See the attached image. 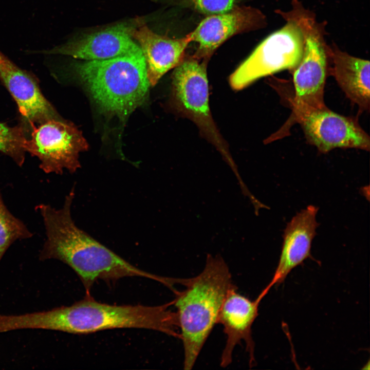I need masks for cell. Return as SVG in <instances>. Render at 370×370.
<instances>
[{"instance_id": "1", "label": "cell", "mask_w": 370, "mask_h": 370, "mask_svg": "<svg viewBox=\"0 0 370 370\" xmlns=\"http://www.w3.org/2000/svg\"><path fill=\"white\" fill-rule=\"evenodd\" d=\"M74 196L72 188L66 196L62 207L58 209L46 204L36 206L46 235L39 254L41 261L55 259L69 266L81 281L86 295H90L93 284L98 280L115 281L138 276L156 281L166 287L171 285V278L153 274L133 266L79 228L71 214Z\"/></svg>"}, {"instance_id": "2", "label": "cell", "mask_w": 370, "mask_h": 370, "mask_svg": "<svg viewBox=\"0 0 370 370\" xmlns=\"http://www.w3.org/2000/svg\"><path fill=\"white\" fill-rule=\"evenodd\" d=\"M172 301L161 305H116L97 302L90 295L70 306L27 313L29 329H42L86 335L118 328L154 330L180 338L176 312L169 309Z\"/></svg>"}, {"instance_id": "3", "label": "cell", "mask_w": 370, "mask_h": 370, "mask_svg": "<svg viewBox=\"0 0 370 370\" xmlns=\"http://www.w3.org/2000/svg\"><path fill=\"white\" fill-rule=\"evenodd\" d=\"M184 286V290L175 293L173 305L183 346V368L191 369L217 324L228 291L235 285L224 260L219 255H208L202 271L187 279Z\"/></svg>"}, {"instance_id": "4", "label": "cell", "mask_w": 370, "mask_h": 370, "mask_svg": "<svg viewBox=\"0 0 370 370\" xmlns=\"http://www.w3.org/2000/svg\"><path fill=\"white\" fill-rule=\"evenodd\" d=\"M74 69L101 110L121 120L143 103L150 86L139 45L114 58L77 63Z\"/></svg>"}, {"instance_id": "5", "label": "cell", "mask_w": 370, "mask_h": 370, "mask_svg": "<svg viewBox=\"0 0 370 370\" xmlns=\"http://www.w3.org/2000/svg\"><path fill=\"white\" fill-rule=\"evenodd\" d=\"M275 13L284 20L294 22L303 36L302 58L292 71L294 88L292 98L310 107L326 108L324 100L327 75L325 22H318L315 14L300 0H292L291 8L288 11L277 9Z\"/></svg>"}, {"instance_id": "6", "label": "cell", "mask_w": 370, "mask_h": 370, "mask_svg": "<svg viewBox=\"0 0 370 370\" xmlns=\"http://www.w3.org/2000/svg\"><path fill=\"white\" fill-rule=\"evenodd\" d=\"M266 38L230 77L231 86L240 90L256 80L275 72H291L299 63L303 49L301 31L289 20Z\"/></svg>"}, {"instance_id": "7", "label": "cell", "mask_w": 370, "mask_h": 370, "mask_svg": "<svg viewBox=\"0 0 370 370\" xmlns=\"http://www.w3.org/2000/svg\"><path fill=\"white\" fill-rule=\"evenodd\" d=\"M199 61L193 57L182 60L175 67L172 77L173 101L177 110L193 121L202 134L231 163L210 110L206 61Z\"/></svg>"}, {"instance_id": "8", "label": "cell", "mask_w": 370, "mask_h": 370, "mask_svg": "<svg viewBox=\"0 0 370 370\" xmlns=\"http://www.w3.org/2000/svg\"><path fill=\"white\" fill-rule=\"evenodd\" d=\"M293 120L299 123L308 142L326 153L336 148H354L369 151L370 138L357 119L337 114L327 107H310L287 99Z\"/></svg>"}, {"instance_id": "9", "label": "cell", "mask_w": 370, "mask_h": 370, "mask_svg": "<svg viewBox=\"0 0 370 370\" xmlns=\"http://www.w3.org/2000/svg\"><path fill=\"white\" fill-rule=\"evenodd\" d=\"M88 149L82 133L72 124L61 119L48 120L32 128L26 152L40 160L46 173L75 172L80 167L79 156Z\"/></svg>"}, {"instance_id": "10", "label": "cell", "mask_w": 370, "mask_h": 370, "mask_svg": "<svg viewBox=\"0 0 370 370\" xmlns=\"http://www.w3.org/2000/svg\"><path fill=\"white\" fill-rule=\"evenodd\" d=\"M266 25L264 14L251 7L234 6L226 12L208 15L188 34L191 42L198 44L193 58L206 61L216 49L230 37Z\"/></svg>"}, {"instance_id": "11", "label": "cell", "mask_w": 370, "mask_h": 370, "mask_svg": "<svg viewBox=\"0 0 370 370\" xmlns=\"http://www.w3.org/2000/svg\"><path fill=\"white\" fill-rule=\"evenodd\" d=\"M266 293L263 290L254 300L239 294L235 286L228 292L219 312L217 323L224 327L226 342L222 352L220 366H228L232 362L235 346L244 341L249 354L250 365L254 363V342L252 324L258 316V306Z\"/></svg>"}, {"instance_id": "12", "label": "cell", "mask_w": 370, "mask_h": 370, "mask_svg": "<svg viewBox=\"0 0 370 370\" xmlns=\"http://www.w3.org/2000/svg\"><path fill=\"white\" fill-rule=\"evenodd\" d=\"M0 79L32 128L51 119H59L42 93L33 76L20 68L0 51Z\"/></svg>"}, {"instance_id": "13", "label": "cell", "mask_w": 370, "mask_h": 370, "mask_svg": "<svg viewBox=\"0 0 370 370\" xmlns=\"http://www.w3.org/2000/svg\"><path fill=\"white\" fill-rule=\"evenodd\" d=\"M134 29L126 24H119L49 50L36 52L68 55L86 61L108 59L124 54L138 46L132 36Z\"/></svg>"}, {"instance_id": "14", "label": "cell", "mask_w": 370, "mask_h": 370, "mask_svg": "<svg viewBox=\"0 0 370 370\" xmlns=\"http://www.w3.org/2000/svg\"><path fill=\"white\" fill-rule=\"evenodd\" d=\"M318 211L316 206H308L287 224L277 267L270 282L265 287L268 291L273 285L283 282L292 270L311 257V244L319 226L316 219Z\"/></svg>"}, {"instance_id": "15", "label": "cell", "mask_w": 370, "mask_h": 370, "mask_svg": "<svg viewBox=\"0 0 370 370\" xmlns=\"http://www.w3.org/2000/svg\"><path fill=\"white\" fill-rule=\"evenodd\" d=\"M327 75L332 76L347 97L361 111L369 110V62L327 44Z\"/></svg>"}, {"instance_id": "16", "label": "cell", "mask_w": 370, "mask_h": 370, "mask_svg": "<svg viewBox=\"0 0 370 370\" xmlns=\"http://www.w3.org/2000/svg\"><path fill=\"white\" fill-rule=\"evenodd\" d=\"M132 36L144 56L147 78L152 86L182 61L184 51L191 42L188 34L172 39L157 34L145 25L134 28Z\"/></svg>"}, {"instance_id": "17", "label": "cell", "mask_w": 370, "mask_h": 370, "mask_svg": "<svg viewBox=\"0 0 370 370\" xmlns=\"http://www.w3.org/2000/svg\"><path fill=\"white\" fill-rule=\"evenodd\" d=\"M32 235L24 223L7 209L0 192V261L14 242L29 238Z\"/></svg>"}, {"instance_id": "18", "label": "cell", "mask_w": 370, "mask_h": 370, "mask_svg": "<svg viewBox=\"0 0 370 370\" xmlns=\"http://www.w3.org/2000/svg\"><path fill=\"white\" fill-rule=\"evenodd\" d=\"M194 8L206 15L219 14L231 10L235 0H192Z\"/></svg>"}]
</instances>
